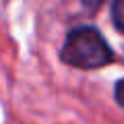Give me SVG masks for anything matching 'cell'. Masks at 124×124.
Instances as JSON below:
<instances>
[{
  "label": "cell",
  "mask_w": 124,
  "mask_h": 124,
  "mask_svg": "<svg viewBox=\"0 0 124 124\" xmlns=\"http://www.w3.org/2000/svg\"><path fill=\"white\" fill-rule=\"evenodd\" d=\"M116 99H118L120 106H124V79L116 85Z\"/></svg>",
  "instance_id": "3"
},
{
  "label": "cell",
  "mask_w": 124,
  "mask_h": 124,
  "mask_svg": "<svg viewBox=\"0 0 124 124\" xmlns=\"http://www.w3.org/2000/svg\"><path fill=\"white\" fill-rule=\"evenodd\" d=\"M112 17H114L116 27L124 33V0H114V6H112Z\"/></svg>",
  "instance_id": "2"
},
{
  "label": "cell",
  "mask_w": 124,
  "mask_h": 124,
  "mask_svg": "<svg viewBox=\"0 0 124 124\" xmlns=\"http://www.w3.org/2000/svg\"><path fill=\"white\" fill-rule=\"evenodd\" d=\"M62 60L77 68H101L112 62V50L101 37V33L91 27L75 29L64 41Z\"/></svg>",
  "instance_id": "1"
},
{
  "label": "cell",
  "mask_w": 124,
  "mask_h": 124,
  "mask_svg": "<svg viewBox=\"0 0 124 124\" xmlns=\"http://www.w3.org/2000/svg\"><path fill=\"white\" fill-rule=\"evenodd\" d=\"M101 2H103V0H83V4L87 6V8H97Z\"/></svg>",
  "instance_id": "4"
}]
</instances>
